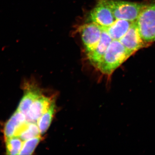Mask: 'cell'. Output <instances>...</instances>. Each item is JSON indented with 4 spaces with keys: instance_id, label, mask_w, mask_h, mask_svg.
I'll use <instances>...</instances> for the list:
<instances>
[{
    "instance_id": "cell-7",
    "label": "cell",
    "mask_w": 155,
    "mask_h": 155,
    "mask_svg": "<svg viewBox=\"0 0 155 155\" xmlns=\"http://www.w3.org/2000/svg\"><path fill=\"white\" fill-rule=\"evenodd\" d=\"M27 122L25 114L17 110L4 126V134L5 139L19 136Z\"/></svg>"
},
{
    "instance_id": "cell-11",
    "label": "cell",
    "mask_w": 155,
    "mask_h": 155,
    "mask_svg": "<svg viewBox=\"0 0 155 155\" xmlns=\"http://www.w3.org/2000/svg\"><path fill=\"white\" fill-rule=\"evenodd\" d=\"M41 95V91L37 87L28 86L19 103L17 110L26 116L32 103Z\"/></svg>"
},
{
    "instance_id": "cell-8",
    "label": "cell",
    "mask_w": 155,
    "mask_h": 155,
    "mask_svg": "<svg viewBox=\"0 0 155 155\" xmlns=\"http://www.w3.org/2000/svg\"><path fill=\"white\" fill-rule=\"evenodd\" d=\"M54 100L41 95L31 106L26 115V120L29 122L36 123L39 118L47 110Z\"/></svg>"
},
{
    "instance_id": "cell-1",
    "label": "cell",
    "mask_w": 155,
    "mask_h": 155,
    "mask_svg": "<svg viewBox=\"0 0 155 155\" xmlns=\"http://www.w3.org/2000/svg\"><path fill=\"white\" fill-rule=\"evenodd\" d=\"M133 54L119 40H113L96 69L104 75L111 76L117 68Z\"/></svg>"
},
{
    "instance_id": "cell-5",
    "label": "cell",
    "mask_w": 155,
    "mask_h": 155,
    "mask_svg": "<svg viewBox=\"0 0 155 155\" xmlns=\"http://www.w3.org/2000/svg\"><path fill=\"white\" fill-rule=\"evenodd\" d=\"M79 31L87 54L94 49L98 43L101 35V27L94 22H87L81 26Z\"/></svg>"
},
{
    "instance_id": "cell-3",
    "label": "cell",
    "mask_w": 155,
    "mask_h": 155,
    "mask_svg": "<svg viewBox=\"0 0 155 155\" xmlns=\"http://www.w3.org/2000/svg\"><path fill=\"white\" fill-rule=\"evenodd\" d=\"M142 38L152 44L155 41V1L148 4L136 21Z\"/></svg>"
},
{
    "instance_id": "cell-13",
    "label": "cell",
    "mask_w": 155,
    "mask_h": 155,
    "mask_svg": "<svg viewBox=\"0 0 155 155\" xmlns=\"http://www.w3.org/2000/svg\"><path fill=\"white\" fill-rule=\"evenodd\" d=\"M40 135L41 134L37 124L35 122H27L18 137L24 141Z\"/></svg>"
},
{
    "instance_id": "cell-9",
    "label": "cell",
    "mask_w": 155,
    "mask_h": 155,
    "mask_svg": "<svg viewBox=\"0 0 155 155\" xmlns=\"http://www.w3.org/2000/svg\"><path fill=\"white\" fill-rule=\"evenodd\" d=\"M102 33L98 43L94 49L87 54L91 64L96 68L113 39L107 31L101 27Z\"/></svg>"
},
{
    "instance_id": "cell-2",
    "label": "cell",
    "mask_w": 155,
    "mask_h": 155,
    "mask_svg": "<svg viewBox=\"0 0 155 155\" xmlns=\"http://www.w3.org/2000/svg\"><path fill=\"white\" fill-rule=\"evenodd\" d=\"M116 19L135 22L147 4L122 0H106Z\"/></svg>"
},
{
    "instance_id": "cell-6",
    "label": "cell",
    "mask_w": 155,
    "mask_h": 155,
    "mask_svg": "<svg viewBox=\"0 0 155 155\" xmlns=\"http://www.w3.org/2000/svg\"><path fill=\"white\" fill-rule=\"evenodd\" d=\"M119 41L126 49L133 54L152 44L142 38L136 21L133 22L127 32Z\"/></svg>"
},
{
    "instance_id": "cell-10",
    "label": "cell",
    "mask_w": 155,
    "mask_h": 155,
    "mask_svg": "<svg viewBox=\"0 0 155 155\" xmlns=\"http://www.w3.org/2000/svg\"><path fill=\"white\" fill-rule=\"evenodd\" d=\"M133 22L124 19H116L110 26L101 27L107 31L112 39L119 40L127 32Z\"/></svg>"
},
{
    "instance_id": "cell-14",
    "label": "cell",
    "mask_w": 155,
    "mask_h": 155,
    "mask_svg": "<svg viewBox=\"0 0 155 155\" xmlns=\"http://www.w3.org/2000/svg\"><path fill=\"white\" fill-rule=\"evenodd\" d=\"M5 140L7 154H19L23 144L22 140L19 137H13Z\"/></svg>"
},
{
    "instance_id": "cell-4",
    "label": "cell",
    "mask_w": 155,
    "mask_h": 155,
    "mask_svg": "<svg viewBox=\"0 0 155 155\" xmlns=\"http://www.w3.org/2000/svg\"><path fill=\"white\" fill-rule=\"evenodd\" d=\"M116 20L106 0H99L96 6L89 14L87 22H94L100 26L107 27Z\"/></svg>"
},
{
    "instance_id": "cell-12",
    "label": "cell",
    "mask_w": 155,
    "mask_h": 155,
    "mask_svg": "<svg viewBox=\"0 0 155 155\" xmlns=\"http://www.w3.org/2000/svg\"><path fill=\"white\" fill-rule=\"evenodd\" d=\"M55 112V101H54L47 110L39 118L37 122L41 135L46 133L50 127Z\"/></svg>"
},
{
    "instance_id": "cell-15",
    "label": "cell",
    "mask_w": 155,
    "mask_h": 155,
    "mask_svg": "<svg viewBox=\"0 0 155 155\" xmlns=\"http://www.w3.org/2000/svg\"><path fill=\"white\" fill-rule=\"evenodd\" d=\"M41 135L23 141L19 155H31L41 140Z\"/></svg>"
}]
</instances>
